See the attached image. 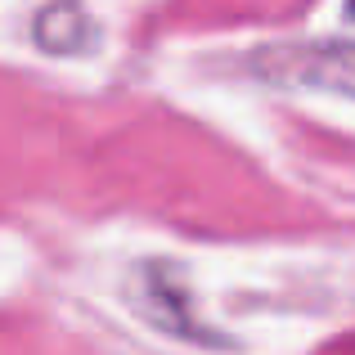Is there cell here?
<instances>
[{
    "instance_id": "6da1fadb",
    "label": "cell",
    "mask_w": 355,
    "mask_h": 355,
    "mask_svg": "<svg viewBox=\"0 0 355 355\" xmlns=\"http://www.w3.org/2000/svg\"><path fill=\"white\" fill-rule=\"evenodd\" d=\"M252 72L275 86L297 90H329V95L355 99V41L329 36V41H284L252 54Z\"/></svg>"
},
{
    "instance_id": "7a4b0ae2",
    "label": "cell",
    "mask_w": 355,
    "mask_h": 355,
    "mask_svg": "<svg viewBox=\"0 0 355 355\" xmlns=\"http://www.w3.org/2000/svg\"><path fill=\"white\" fill-rule=\"evenodd\" d=\"M32 41L41 45L45 54L68 59V54H81V50L95 45V18H90L77 0H54V5H45L41 14H36Z\"/></svg>"
}]
</instances>
